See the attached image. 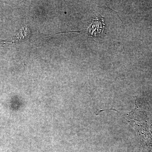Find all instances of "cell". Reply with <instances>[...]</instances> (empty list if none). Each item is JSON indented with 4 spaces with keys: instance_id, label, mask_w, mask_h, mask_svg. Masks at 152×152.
I'll use <instances>...</instances> for the list:
<instances>
[{
    "instance_id": "cell-1",
    "label": "cell",
    "mask_w": 152,
    "mask_h": 152,
    "mask_svg": "<svg viewBox=\"0 0 152 152\" xmlns=\"http://www.w3.org/2000/svg\"><path fill=\"white\" fill-rule=\"evenodd\" d=\"M28 29L27 27H24L23 29L20 30V31L18 33L17 35L16 36L15 40L13 42H17L18 40L24 39L27 38L28 33Z\"/></svg>"
}]
</instances>
